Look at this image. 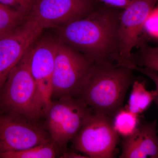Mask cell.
<instances>
[{"label":"cell","mask_w":158,"mask_h":158,"mask_svg":"<svg viewBox=\"0 0 158 158\" xmlns=\"http://www.w3.org/2000/svg\"><path fill=\"white\" fill-rule=\"evenodd\" d=\"M0 107L3 111L17 113L33 121L44 116L42 101L30 70L29 50L11 71L0 90Z\"/></svg>","instance_id":"cell-3"},{"label":"cell","mask_w":158,"mask_h":158,"mask_svg":"<svg viewBox=\"0 0 158 158\" xmlns=\"http://www.w3.org/2000/svg\"><path fill=\"white\" fill-rule=\"evenodd\" d=\"M93 0H36L30 18L43 29L64 25L85 16Z\"/></svg>","instance_id":"cell-10"},{"label":"cell","mask_w":158,"mask_h":158,"mask_svg":"<svg viewBox=\"0 0 158 158\" xmlns=\"http://www.w3.org/2000/svg\"><path fill=\"white\" fill-rule=\"evenodd\" d=\"M134 69L122 65L94 63L79 98L94 113L114 117L134 83Z\"/></svg>","instance_id":"cell-2"},{"label":"cell","mask_w":158,"mask_h":158,"mask_svg":"<svg viewBox=\"0 0 158 158\" xmlns=\"http://www.w3.org/2000/svg\"><path fill=\"white\" fill-rule=\"evenodd\" d=\"M59 148L52 141L23 150L0 153L2 158H54L56 157Z\"/></svg>","instance_id":"cell-14"},{"label":"cell","mask_w":158,"mask_h":158,"mask_svg":"<svg viewBox=\"0 0 158 158\" xmlns=\"http://www.w3.org/2000/svg\"><path fill=\"white\" fill-rule=\"evenodd\" d=\"M0 158H1V156H0Z\"/></svg>","instance_id":"cell-25"},{"label":"cell","mask_w":158,"mask_h":158,"mask_svg":"<svg viewBox=\"0 0 158 158\" xmlns=\"http://www.w3.org/2000/svg\"><path fill=\"white\" fill-rule=\"evenodd\" d=\"M156 96L155 90H148L144 82L134 81L126 108L132 113L139 115L149 107Z\"/></svg>","instance_id":"cell-13"},{"label":"cell","mask_w":158,"mask_h":158,"mask_svg":"<svg viewBox=\"0 0 158 158\" xmlns=\"http://www.w3.org/2000/svg\"><path fill=\"white\" fill-rule=\"evenodd\" d=\"M57 42L40 41L29 49L30 68L42 101L44 114L52 103V84Z\"/></svg>","instance_id":"cell-11"},{"label":"cell","mask_w":158,"mask_h":158,"mask_svg":"<svg viewBox=\"0 0 158 158\" xmlns=\"http://www.w3.org/2000/svg\"><path fill=\"white\" fill-rule=\"evenodd\" d=\"M4 34H0V37H1V36H2V35H4Z\"/></svg>","instance_id":"cell-22"},{"label":"cell","mask_w":158,"mask_h":158,"mask_svg":"<svg viewBox=\"0 0 158 158\" xmlns=\"http://www.w3.org/2000/svg\"><path fill=\"white\" fill-rule=\"evenodd\" d=\"M157 48H158V45L156 47Z\"/></svg>","instance_id":"cell-23"},{"label":"cell","mask_w":158,"mask_h":158,"mask_svg":"<svg viewBox=\"0 0 158 158\" xmlns=\"http://www.w3.org/2000/svg\"><path fill=\"white\" fill-rule=\"evenodd\" d=\"M119 15L100 10L73 20L63 25L62 38L93 63L122 65L118 51Z\"/></svg>","instance_id":"cell-1"},{"label":"cell","mask_w":158,"mask_h":158,"mask_svg":"<svg viewBox=\"0 0 158 158\" xmlns=\"http://www.w3.org/2000/svg\"><path fill=\"white\" fill-rule=\"evenodd\" d=\"M135 65L155 71L158 73V48L145 43L140 48L138 62Z\"/></svg>","instance_id":"cell-17"},{"label":"cell","mask_w":158,"mask_h":158,"mask_svg":"<svg viewBox=\"0 0 158 158\" xmlns=\"http://www.w3.org/2000/svg\"><path fill=\"white\" fill-rule=\"evenodd\" d=\"M134 70L138 71L144 75L149 78L151 80H152L156 85V96L154 101L155 102L158 108V73L155 71L150 69L145 68V67H141L138 65H135L133 67Z\"/></svg>","instance_id":"cell-19"},{"label":"cell","mask_w":158,"mask_h":158,"mask_svg":"<svg viewBox=\"0 0 158 158\" xmlns=\"http://www.w3.org/2000/svg\"><path fill=\"white\" fill-rule=\"evenodd\" d=\"M113 120L114 128L119 135L126 138L131 135L138 127V115L122 108L116 113Z\"/></svg>","instance_id":"cell-15"},{"label":"cell","mask_w":158,"mask_h":158,"mask_svg":"<svg viewBox=\"0 0 158 158\" xmlns=\"http://www.w3.org/2000/svg\"><path fill=\"white\" fill-rule=\"evenodd\" d=\"M36 0H0V3L25 14L31 11Z\"/></svg>","instance_id":"cell-18"},{"label":"cell","mask_w":158,"mask_h":158,"mask_svg":"<svg viewBox=\"0 0 158 158\" xmlns=\"http://www.w3.org/2000/svg\"><path fill=\"white\" fill-rule=\"evenodd\" d=\"M61 157L65 158H88L85 155L80 154L77 153L69 152H64L62 153Z\"/></svg>","instance_id":"cell-21"},{"label":"cell","mask_w":158,"mask_h":158,"mask_svg":"<svg viewBox=\"0 0 158 158\" xmlns=\"http://www.w3.org/2000/svg\"><path fill=\"white\" fill-rule=\"evenodd\" d=\"M43 30L29 17L23 25L0 37V90Z\"/></svg>","instance_id":"cell-9"},{"label":"cell","mask_w":158,"mask_h":158,"mask_svg":"<svg viewBox=\"0 0 158 158\" xmlns=\"http://www.w3.org/2000/svg\"><path fill=\"white\" fill-rule=\"evenodd\" d=\"M157 0H133L120 13L118 20V56L122 65L132 69L135 64L132 51L155 9Z\"/></svg>","instance_id":"cell-7"},{"label":"cell","mask_w":158,"mask_h":158,"mask_svg":"<svg viewBox=\"0 0 158 158\" xmlns=\"http://www.w3.org/2000/svg\"><path fill=\"white\" fill-rule=\"evenodd\" d=\"M93 113L79 98L69 97L53 100L44 114L52 141L59 148L65 149Z\"/></svg>","instance_id":"cell-5"},{"label":"cell","mask_w":158,"mask_h":158,"mask_svg":"<svg viewBox=\"0 0 158 158\" xmlns=\"http://www.w3.org/2000/svg\"><path fill=\"white\" fill-rule=\"evenodd\" d=\"M157 3H158V0H157Z\"/></svg>","instance_id":"cell-24"},{"label":"cell","mask_w":158,"mask_h":158,"mask_svg":"<svg viewBox=\"0 0 158 158\" xmlns=\"http://www.w3.org/2000/svg\"><path fill=\"white\" fill-rule=\"evenodd\" d=\"M156 121L138 126L131 135L124 138L121 158H158Z\"/></svg>","instance_id":"cell-12"},{"label":"cell","mask_w":158,"mask_h":158,"mask_svg":"<svg viewBox=\"0 0 158 158\" xmlns=\"http://www.w3.org/2000/svg\"><path fill=\"white\" fill-rule=\"evenodd\" d=\"M48 132L24 116L0 113V153L18 151L52 141Z\"/></svg>","instance_id":"cell-8"},{"label":"cell","mask_w":158,"mask_h":158,"mask_svg":"<svg viewBox=\"0 0 158 158\" xmlns=\"http://www.w3.org/2000/svg\"><path fill=\"white\" fill-rule=\"evenodd\" d=\"M25 15L0 3V34H7L19 27Z\"/></svg>","instance_id":"cell-16"},{"label":"cell","mask_w":158,"mask_h":158,"mask_svg":"<svg viewBox=\"0 0 158 158\" xmlns=\"http://www.w3.org/2000/svg\"><path fill=\"white\" fill-rule=\"evenodd\" d=\"M93 62L65 43L57 42L52 84V101L78 97Z\"/></svg>","instance_id":"cell-4"},{"label":"cell","mask_w":158,"mask_h":158,"mask_svg":"<svg viewBox=\"0 0 158 158\" xmlns=\"http://www.w3.org/2000/svg\"><path fill=\"white\" fill-rule=\"evenodd\" d=\"M118 137L112 117L94 112L72 141L74 148L88 158H112Z\"/></svg>","instance_id":"cell-6"},{"label":"cell","mask_w":158,"mask_h":158,"mask_svg":"<svg viewBox=\"0 0 158 158\" xmlns=\"http://www.w3.org/2000/svg\"><path fill=\"white\" fill-rule=\"evenodd\" d=\"M106 5L114 8L124 9L133 2V0H100Z\"/></svg>","instance_id":"cell-20"}]
</instances>
